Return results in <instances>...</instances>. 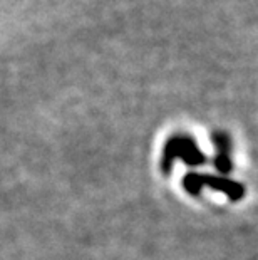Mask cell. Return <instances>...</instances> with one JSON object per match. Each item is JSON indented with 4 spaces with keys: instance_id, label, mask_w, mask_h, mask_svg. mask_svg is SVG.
Returning <instances> with one entry per match:
<instances>
[{
    "instance_id": "3957f363",
    "label": "cell",
    "mask_w": 258,
    "mask_h": 260,
    "mask_svg": "<svg viewBox=\"0 0 258 260\" xmlns=\"http://www.w3.org/2000/svg\"><path fill=\"white\" fill-rule=\"evenodd\" d=\"M213 141H215V146H216L215 168L222 175H227L233 168L232 158H230V149H232L230 138L228 135H225V133H215V135H213Z\"/></svg>"
},
{
    "instance_id": "7a4b0ae2",
    "label": "cell",
    "mask_w": 258,
    "mask_h": 260,
    "mask_svg": "<svg viewBox=\"0 0 258 260\" xmlns=\"http://www.w3.org/2000/svg\"><path fill=\"white\" fill-rule=\"evenodd\" d=\"M205 186L225 193L232 202L241 200L246 191L245 186L241 183H238V181H235V180L225 178V176L208 175V173H195V171H190V173L185 175L183 188L190 193V195H195V197L200 195Z\"/></svg>"
},
{
    "instance_id": "6da1fadb",
    "label": "cell",
    "mask_w": 258,
    "mask_h": 260,
    "mask_svg": "<svg viewBox=\"0 0 258 260\" xmlns=\"http://www.w3.org/2000/svg\"><path fill=\"white\" fill-rule=\"evenodd\" d=\"M178 158L183 159L188 167H200V165L206 163L205 153L198 148L193 138L186 135L171 136L166 141V145H164L163 158H161V171L164 175L171 173L173 165Z\"/></svg>"
}]
</instances>
